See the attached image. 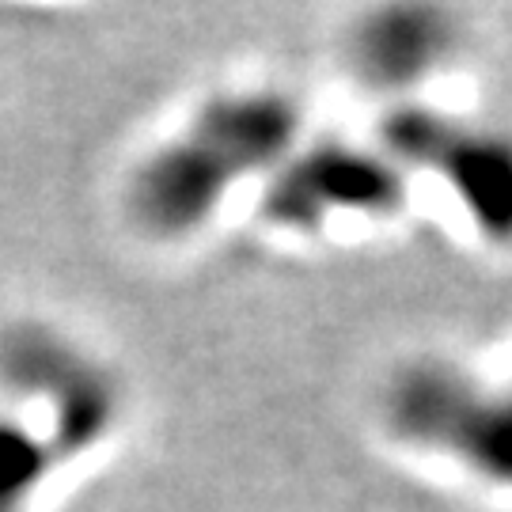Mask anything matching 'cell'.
<instances>
[{"instance_id":"obj_1","label":"cell","mask_w":512,"mask_h":512,"mask_svg":"<svg viewBox=\"0 0 512 512\" xmlns=\"http://www.w3.org/2000/svg\"><path fill=\"white\" fill-rule=\"evenodd\" d=\"M304 107L281 88L209 95L129 179V213L160 239L202 232L239 183L274 175L300 145Z\"/></svg>"},{"instance_id":"obj_2","label":"cell","mask_w":512,"mask_h":512,"mask_svg":"<svg viewBox=\"0 0 512 512\" xmlns=\"http://www.w3.org/2000/svg\"><path fill=\"white\" fill-rule=\"evenodd\" d=\"M380 414L399 444L512 490V376L490 384L440 357L406 361L387 380Z\"/></svg>"},{"instance_id":"obj_3","label":"cell","mask_w":512,"mask_h":512,"mask_svg":"<svg viewBox=\"0 0 512 512\" xmlns=\"http://www.w3.org/2000/svg\"><path fill=\"white\" fill-rule=\"evenodd\" d=\"M380 148L403 171L448 186L478 236L512 243V129L429 103H399L380 122Z\"/></svg>"},{"instance_id":"obj_4","label":"cell","mask_w":512,"mask_h":512,"mask_svg":"<svg viewBox=\"0 0 512 512\" xmlns=\"http://www.w3.org/2000/svg\"><path fill=\"white\" fill-rule=\"evenodd\" d=\"M406 202V171L384 148L357 141L296 145L262 186V217L285 232H323L342 220L395 217Z\"/></svg>"},{"instance_id":"obj_5","label":"cell","mask_w":512,"mask_h":512,"mask_svg":"<svg viewBox=\"0 0 512 512\" xmlns=\"http://www.w3.org/2000/svg\"><path fill=\"white\" fill-rule=\"evenodd\" d=\"M0 376L50 410V425L88 452L118 421L122 395L107 365L50 327H16L0 338Z\"/></svg>"},{"instance_id":"obj_6","label":"cell","mask_w":512,"mask_h":512,"mask_svg":"<svg viewBox=\"0 0 512 512\" xmlns=\"http://www.w3.org/2000/svg\"><path fill=\"white\" fill-rule=\"evenodd\" d=\"M459 46V23L437 4H380L349 27L346 61L372 92L406 95L440 73Z\"/></svg>"},{"instance_id":"obj_7","label":"cell","mask_w":512,"mask_h":512,"mask_svg":"<svg viewBox=\"0 0 512 512\" xmlns=\"http://www.w3.org/2000/svg\"><path fill=\"white\" fill-rule=\"evenodd\" d=\"M76 456L80 448L61 437L54 425L42 437L23 421L0 418V512H23L27 501L42 490V482Z\"/></svg>"}]
</instances>
